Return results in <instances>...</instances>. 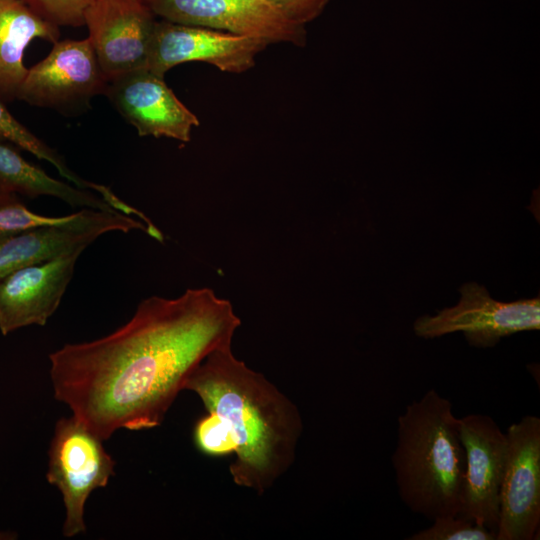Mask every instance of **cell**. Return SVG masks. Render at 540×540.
I'll list each match as a JSON object with an SVG mask.
<instances>
[{
    "label": "cell",
    "instance_id": "obj_20",
    "mask_svg": "<svg viewBox=\"0 0 540 540\" xmlns=\"http://www.w3.org/2000/svg\"><path fill=\"white\" fill-rule=\"evenodd\" d=\"M46 21L60 27L84 25V13L93 0H21Z\"/></svg>",
    "mask_w": 540,
    "mask_h": 540
},
{
    "label": "cell",
    "instance_id": "obj_16",
    "mask_svg": "<svg viewBox=\"0 0 540 540\" xmlns=\"http://www.w3.org/2000/svg\"><path fill=\"white\" fill-rule=\"evenodd\" d=\"M68 228L102 235L111 231L142 230L149 234L147 225L121 212L83 208L62 217L40 215L29 210L19 196L0 197V236L39 228Z\"/></svg>",
    "mask_w": 540,
    "mask_h": 540
},
{
    "label": "cell",
    "instance_id": "obj_17",
    "mask_svg": "<svg viewBox=\"0 0 540 540\" xmlns=\"http://www.w3.org/2000/svg\"><path fill=\"white\" fill-rule=\"evenodd\" d=\"M100 235L68 228H39L0 236V279L35 264L84 249Z\"/></svg>",
    "mask_w": 540,
    "mask_h": 540
},
{
    "label": "cell",
    "instance_id": "obj_21",
    "mask_svg": "<svg viewBox=\"0 0 540 540\" xmlns=\"http://www.w3.org/2000/svg\"><path fill=\"white\" fill-rule=\"evenodd\" d=\"M289 21L305 26L316 19L330 0H265Z\"/></svg>",
    "mask_w": 540,
    "mask_h": 540
},
{
    "label": "cell",
    "instance_id": "obj_3",
    "mask_svg": "<svg viewBox=\"0 0 540 540\" xmlns=\"http://www.w3.org/2000/svg\"><path fill=\"white\" fill-rule=\"evenodd\" d=\"M391 461L399 497L413 513L430 520L459 514L465 473L459 418L435 389L398 416Z\"/></svg>",
    "mask_w": 540,
    "mask_h": 540
},
{
    "label": "cell",
    "instance_id": "obj_1",
    "mask_svg": "<svg viewBox=\"0 0 540 540\" xmlns=\"http://www.w3.org/2000/svg\"><path fill=\"white\" fill-rule=\"evenodd\" d=\"M240 324L231 303L209 288L151 296L109 335L49 355L54 397L103 441L122 428L158 427L190 373L230 347Z\"/></svg>",
    "mask_w": 540,
    "mask_h": 540
},
{
    "label": "cell",
    "instance_id": "obj_7",
    "mask_svg": "<svg viewBox=\"0 0 540 540\" xmlns=\"http://www.w3.org/2000/svg\"><path fill=\"white\" fill-rule=\"evenodd\" d=\"M496 540L536 539L540 525V418L526 415L506 431Z\"/></svg>",
    "mask_w": 540,
    "mask_h": 540
},
{
    "label": "cell",
    "instance_id": "obj_13",
    "mask_svg": "<svg viewBox=\"0 0 540 540\" xmlns=\"http://www.w3.org/2000/svg\"><path fill=\"white\" fill-rule=\"evenodd\" d=\"M83 251L24 267L0 279V331L44 326L57 310Z\"/></svg>",
    "mask_w": 540,
    "mask_h": 540
},
{
    "label": "cell",
    "instance_id": "obj_14",
    "mask_svg": "<svg viewBox=\"0 0 540 540\" xmlns=\"http://www.w3.org/2000/svg\"><path fill=\"white\" fill-rule=\"evenodd\" d=\"M59 27L46 21L21 0H0V101L17 100L28 68L24 52L35 39L59 40Z\"/></svg>",
    "mask_w": 540,
    "mask_h": 540
},
{
    "label": "cell",
    "instance_id": "obj_4",
    "mask_svg": "<svg viewBox=\"0 0 540 540\" xmlns=\"http://www.w3.org/2000/svg\"><path fill=\"white\" fill-rule=\"evenodd\" d=\"M114 468L115 461L106 452L101 438L74 416L58 420L49 448L46 477L63 497L65 537L86 531V501L95 489L108 484L115 474Z\"/></svg>",
    "mask_w": 540,
    "mask_h": 540
},
{
    "label": "cell",
    "instance_id": "obj_15",
    "mask_svg": "<svg viewBox=\"0 0 540 540\" xmlns=\"http://www.w3.org/2000/svg\"><path fill=\"white\" fill-rule=\"evenodd\" d=\"M11 195L31 199L52 196L72 207L118 212L91 190L51 177L27 161L18 148L0 142V197Z\"/></svg>",
    "mask_w": 540,
    "mask_h": 540
},
{
    "label": "cell",
    "instance_id": "obj_12",
    "mask_svg": "<svg viewBox=\"0 0 540 540\" xmlns=\"http://www.w3.org/2000/svg\"><path fill=\"white\" fill-rule=\"evenodd\" d=\"M105 95L139 136L167 137L187 143L200 125L165 83L147 69L122 75L108 83Z\"/></svg>",
    "mask_w": 540,
    "mask_h": 540
},
{
    "label": "cell",
    "instance_id": "obj_6",
    "mask_svg": "<svg viewBox=\"0 0 540 540\" xmlns=\"http://www.w3.org/2000/svg\"><path fill=\"white\" fill-rule=\"evenodd\" d=\"M460 293L457 305L418 318L413 327L415 334L435 338L462 332L470 345L486 348L496 345L502 337L540 328L539 296L501 302L475 282L464 284Z\"/></svg>",
    "mask_w": 540,
    "mask_h": 540
},
{
    "label": "cell",
    "instance_id": "obj_2",
    "mask_svg": "<svg viewBox=\"0 0 540 540\" xmlns=\"http://www.w3.org/2000/svg\"><path fill=\"white\" fill-rule=\"evenodd\" d=\"M207 411L194 443L211 457L234 455L233 482L263 495L292 466L303 422L297 406L263 374L237 359L230 347L208 354L188 376Z\"/></svg>",
    "mask_w": 540,
    "mask_h": 540
},
{
    "label": "cell",
    "instance_id": "obj_9",
    "mask_svg": "<svg viewBox=\"0 0 540 540\" xmlns=\"http://www.w3.org/2000/svg\"><path fill=\"white\" fill-rule=\"evenodd\" d=\"M459 433L465 450V473L458 515L496 534L507 459L506 432L488 415L469 414L459 418Z\"/></svg>",
    "mask_w": 540,
    "mask_h": 540
},
{
    "label": "cell",
    "instance_id": "obj_11",
    "mask_svg": "<svg viewBox=\"0 0 540 540\" xmlns=\"http://www.w3.org/2000/svg\"><path fill=\"white\" fill-rule=\"evenodd\" d=\"M156 17L273 43L304 46L305 26L289 21L265 0H143Z\"/></svg>",
    "mask_w": 540,
    "mask_h": 540
},
{
    "label": "cell",
    "instance_id": "obj_22",
    "mask_svg": "<svg viewBox=\"0 0 540 540\" xmlns=\"http://www.w3.org/2000/svg\"><path fill=\"white\" fill-rule=\"evenodd\" d=\"M16 538V534L12 532L0 531V540H12Z\"/></svg>",
    "mask_w": 540,
    "mask_h": 540
},
{
    "label": "cell",
    "instance_id": "obj_8",
    "mask_svg": "<svg viewBox=\"0 0 540 540\" xmlns=\"http://www.w3.org/2000/svg\"><path fill=\"white\" fill-rule=\"evenodd\" d=\"M270 44L259 37L161 19L155 23L146 69L164 78L179 64L205 62L223 72L243 73Z\"/></svg>",
    "mask_w": 540,
    "mask_h": 540
},
{
    "label": "cell",
    "instance_id": "obj_18",
    "mask_svg": "<svg viewBox=\"0 0 540 540\" xmlns=\"http://www.w3.org/2000/svg\"><path fill=\"white\" fill-rule=\"evenodd\" d=\"M0 142L29 152L50 164H55L59 159V153L19 122L2 101H0Z\"/></svg>",
    "mask_w": 540,
    "mask_h": 540
},
{
    "label": "cell",
    "instance_id": "obj_5",
    "mask_svg": "<svg viewBox=\"0 0 540 540\" xmlns=\"http://www.w3.org/2000/svg\"><path fill=\"white\" fill-rule=\"evenodd\" d=\"M53 44L49 54L27 70L17 100L67 115L83 112L108 86L90 40Z\"/></svg>",
    "mask_w": 540,
    "mask_h": 540
},
{
    "label": "cell",
    "instance_id": "obj_10",
    "mask_svg": "<svg viewBox=\"0 0 540 540\" xmlns=\"http://www.w3.org/2000/svg\"><path fill=\"white\" fill-rule=\"evenodd\" d=\"M156 21L143 0H93L87 7L84 25L108 83L146 69Z\"/></svg>",
    "mask_w": 540,
    "mask_h": 540
},
{
    "label": "cell",
    "instance_id": "obj_19",
    "mask_svg": "<svg viewBox=\"0 0 540 540\" xmlns=\"http://www.w3.org/2000/svg\"><path fill=\"white\" fill-rule=\"evenodd\" d=\"M408 540H496V534L489 529L462 516H443L433 519V523L411 535Z\"/></svg>",
    "mask_w": 540,
    "mask_h": 540
}]
</instances>
